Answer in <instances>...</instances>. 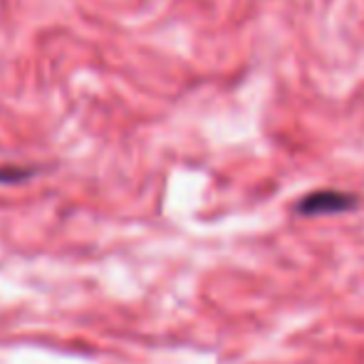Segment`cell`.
Here are the masks:
<instances>
[{"mask_svg": "<svg viewBox=\"0 0 364 364\" xmlns=\"http://www.w3.org/2000/svg\"><path fill=\"white\" fill-rule=\"evenodd\" d=\"M33 176V168H18V166H3L0 168V183H15L23 178Z\"/></svg>", "mask_w": 364, "mask_h": 364, "instance_id": "2", "label": "cell"}, {"mask_svg": "<svg viewBox=\"0 0 364 364\" xmlns=\"http://www.w3.org/2000/svg\"><path fill=\"white\" fill-rule=\"evenodd\" d=\"M357 196L347 191H332V188H325V191H312L307 193L305 198L297 201V213L302 216H332V213H347L352 208H357Z\"/></svg>", "mask_w": 364, "mask_h": 364, "instance_id": "1", "label": "cell"}]
</instances>
